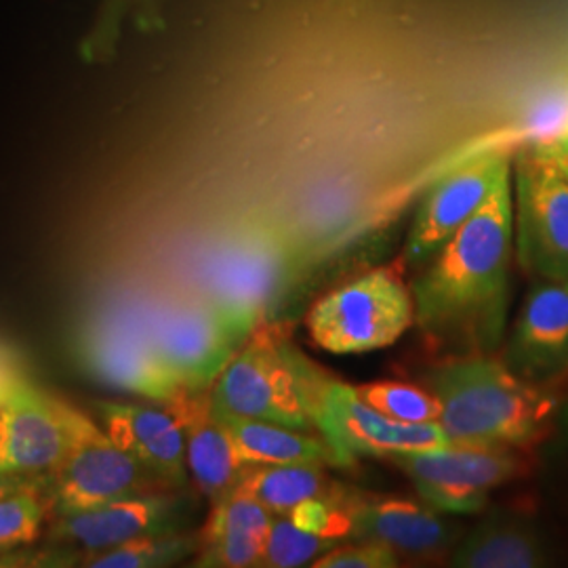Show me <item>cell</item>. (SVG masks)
I'll use <instances>...</instances> for the list:
<instances>
[{"label":"cell","instance_id":"cell-13","mask_svg":"<svg viewBox=\"0 0 568 568\" xmlns=\"http://www.w3.org/2000/svg\"><path fill=\"white\" fill-rule=\"evenodd\" d=\"M70 440L65 403L26 384L0 405V474L42 476L60 466Z\"/></svg>","mask_w":568,"mask_h":568},{"label":"cell","instance_id":"cell-24","mask_svg":"<svg viewBox=\"0 0 568 568\" xmlns=\"http://www.w3.org/2000/svg\"><path fill=\"white\" fill-rule=\"evenodd\" d=\"M354 387L366 405L377 408L392 419L406 424H424L440 419V403L427 387L400 382H375Z\"/></svg>","mask_w":568,"mask_h":568},{"label":"cell","instance_id":"cell-17","mask_svg":"<svg viewBox=\"0 0 568 568\" xmlns=\"http://www.w3.org/2000/svg\"><path fill=\"white\" fill-rule=\"evenodd\" d=\"M185 429V459L194 483L213 504L241 483L246 464L241 459L222 419L211 406L209 392H185L173 403Z\"/></svg>","mask_w":568,"mask_h":568},{"label":"cell","instance_id":"cell-8","mask_svg":"<svg viewBox=\"0 0 568 568\" xmlns=\"http://www.w3.org/2000/svg\"><path fill=\"white\" fill-rule=\"evenodd\" d=\"M77 358L87 375L122 392L163 405L185 394L152 345L145 307H116L95 316L77 339Z\"/></svg>","mask_w":568,"mask_h":568},{"label":"cell","instance_id":"cell-12","mask_svg":"<svg viewBox=\"0 0 568 568\" xmlns=\"http://www.w3.org/2000/svg\"><path fill=\"white\" fill-rule=\"evenodd\" d=\"M509 173L508 156L493 152L469 161L436 183L427 192L406 236V264L426 265Z\"/></svg>","mask_w":568,"mask_h":568},{"label":"cell","instance_id":"cell-5","mask_svg":"<svg viewBox=\"0 0 568 568\" xmlns=\"http://www.w3.org/2000/svg\"><path fill=\"white\" fill-rule=\"evenodd\" d=\"M288 251L267 227H251L225 241L204 265L203 295L246 342L283 291Z\"/></svg>","mask_w":568,"mask_h":568},{"label":"cell","instance_id":"cell-27","mask_svg":"<svg viewBox=\"0 0 568 568\" xmlns=\"http://www.w3.org/2000/svg\"><path fill=\"white\" fill-rule=\"evenodd\" d=\"M352 497L339 493H325L302 501L288 514V518L307 532L323 537L328 541L352 539L354 516H352Z\"/></svg>","mask_w":568,"mask_h":568},{"label":"cell","instance_id":"cell-11","mask_svg":"<svg viewBox=\"0 0 568 568\" xmlns=\"http://www.w3.org/2000/svg\"><path fill=\"white\" fill-rule=\"evenodd\" d=\"M318 434L335 450L339 466H349L361 457H392L445 447L448 436L438 422L406 424L392 419L366 405L356 387L326 379L316 413Z\"/></svg>","mask_w":568,"mask_h":568},{"label":"cell","instance_id":"cell-30","mask_svg":"<svg viewBox=\"0 0 568 568\" xmlns=\"http://www.w3.org/2000/svg\"><path fill=\"white\" fill-rule=\"evenodd\" d=\"M532 148H537L539 152L549 154V156H568V129L565 133H560L558 138H554V140L546 143H535Z\"/></svg>","mask_w":568,"mask_h":568},{"label":"cell","instance_id":"cell-1","mask_svg":"<svg viewBox=\"0 0 568 568\" xmlns=\"http://www.w3.org/2000/svg\"><path fill=\"white\" fill-rule=\"evenodd\" d=\"M511 248L509 173L413 284L417 325L438 335L469 337L483 347L499 344L508 318Z\"/></svg>","mask_w":568,"mask_h":568},{"label":"cell","instance_id":"cell-6","mask_svg":"<svg viewBox=\"0 0 568 568\" xmlns=\"http://www.w3.org/2000/svg\"><path fill=\"white\" fill-rule=\"evenodd\" d=\"M65 415L70 440L60 466L49 474L51 506L58 516L98 508L129 495L150 493L161 485L84 413L65 405Z\"/></svg>","mask_w":568,"mask_h":568},{"label":"cell","instance_id":"cell-21","mask_svg":"<svg viewBox=\"0 0 568 568\" xmlns=\"http://www.w3.org/2000/svg\"><path fill=\"white\" fill-rule=\"evenodd\" d=\"M450 567L535 568L546 565L544 544L532 528L514 520H488L474 528L450 556Z\"/></svg>","mask_w":568,"mask_h":568},{"label":"cell","instance_id":"cell-10","mask_svg":"<svg viewBox=\"0 0 568 568\" xmlns=\"http://www.w3.org/2000/svg\"><path fill=\"white\" fill-rule=\"evenodd\" d=\"M145 325L159 358L190 394L211 392L244 344L203 295L148 305Z\"/></svg>","mask_w":568,"mask_h":568},{"label":"cell","instance_id":"cell-19","mask_svg":"<svg viewBox=\"0 0 568 568\" xmlns=\"http://www.w3.org/2000/svg\"><path fill=\"white\" fill-rule=\"evenodd\" d=\"M352 516L356 539H373L387 544L396 551L432 554L447 548L455 537V525L443 518L432 506H419L405 499H373L352 497Z\"/></svg>","mask_w":568,"mask_h":568},{"label":"cell","instance_id":"cell-4","mask_svg":"<svg viewBox=\"0 0 568 568\" xmlns=\"http://www.w3.org/2000/svg\"><path fill=\"white\" fill-rule=\"evenodd\" d=\"M413 323V293L386 267L326 293L307 314L312 342L339 356L396 344Z\"/></svg>","mask_w":568,"mask_h":568},{"label":"cell","instance_id":"cell-15","mask_svg":"<svg viewBox=\"0 0 568 568\" xmlns=\"http://www.w3.org/2000/svg\"><path fill=\"white\" fill-rule=\"evenodd\" d=\"M501 363L535 386L568 371V283L535 281L511 326Z\"/></svg>","mask_w":568,"mask_h":568},{"label":"cell","instance_id":"cell-29","mask_svg":"<svg viewBox=\"0 0 568 568\" xmlns=\"http://www.w3.org/2000/svg\"><path fill=\"white\" fill-rule=\"evenodd\" d=\"M26 384L30 382L23 377L16 356L9 349L0 347V405H4Z\"/></svg>","mask_w":568,"mask_h":568},{"label":"cell","instance_id":"cell-3","mask_svg":"<svg viewBox=\"0 0 568 568\" xmlns=\"http://www.w3.org/2000/svg\"><path fill=\"white\" fill-rule=\"evenodd\" d=\"M326 379L293 345L260 325L209 396L215 410L318 434L316 413Z\"/></svg>","mask_w":568,"mask_h":568},{"label":"cell","instance_id":"cell-23","mask_svg":"<svg viewBox=\"0 0 568 568\" xmlns=\"http://www.w3.org/2000/svg\"><path fill=\"white\" fill-rule=\"evenodd\" d=\"M201 546V539L194 535L166 532L150 535L119 548L103 549L95 554L82 556V567L89 568H161L171 567L183 558L192 556Z\"/></svg>","mask_w":568,"mask_h":568},{"label":"cell","instance_id":"cell-25","mask_svg":"<svg viewBox=\"0 0 568 568\" xmlns=\"http://www.w3.org/2000/svg\"><path fill=\"white\" fill-rule=\"evenodd\" d=\"M339 541H328L297 527L288 516H274L265 539L264 556L257 567L297 568L312 567L323 554Z\"/></svg>","mask_w":568,"mask_h":568},{"label":"cell","instance_id":"cell-14","mask_svg":"<svg viewBox=\"0 0 568 568\" xmlns=\"http://www.w3.org/2000/svg\"><path fill=\"white\" fill-rule=\"evenodd\" d=\"M185 504L161 493H138L98 508L58 516L53 541L65 548H81L87 554L119 548L122 544L178 532L182 528Z\"/></svg>","mask_w":568,"mask_h":568},{"label":"cell","instance_id":"cell-7","mask_svg":"<svg viewBox=\"0 0 568 568\" xmlns=\"http://www.w3.org/2000/svg\"><path fill=\"white\" fill-rule=\"evenodd\" d=\"M514 243L532 281L568 283V180L535 148L514 169Z\"/></svg>","mask_w":568,"mask_h":568},{"label":"cell","instance_id":"cell-9","mask_svg":"<svg viewBox=\"0 0 568 568\" xmlns=\"http://www.w3.org/2000/svg\"><path fill=\"white\" fill-rule=\"evenodd\" d=\"M417 488L427 506L445 514H476L487 506L490 490L525 471L516 447L457 445L396 453L387 457Z\"/></svg>","mask_w":568,"mask_h":568},{"label":"cell","instance_id":"cell-33","mask_svg":"<svg viewBox=\"0 0 568 568\" xmlns=\"http://www.w3.org/2000/svg\"><path fill=\"white\" fill-rule=\"evenodd\" d=\"M537 150V148H535ZM544 154V152H541ZM546 156H549V154H546ZM554 163H556V166L562 171V175L567 178L568 180V156H549Z\"/></svg>","mask_w":568,"mask_h":568},{"label":"cell","instance_id":"cell-2","mask_svg":"<svg viewBox=\"0 0 568 568\" xmlns=\"http://www.w3.org/2000/svg\"><path fill=\"white\" fill-rule=\"evenodd\" d=\"M426 387L440 403L438 424L448 443L457 445L525 448L544 436L558 406L541 387L485 356L432 368Z\"/></svg>","mask_w":568,"mask_h":568},{"label":"cell","instance_id":"cell-32","mask_svg":"<svg viewBox=\"0 0 568 568\" xmlns=\"http://www.w3.org/2000/svg\"><path fill=\"white\" fill-rule=\"evenodd\" d=\"M30 480L28 478H21V476H4L0 474V497L7 495V493H13L18 488L26 487Z\"/></svg>","mask_w":568,"mask_h":568},{"label":"cell","instance_id":"cell-31","mask_svg":"<svg viewBox=\"0 0 568 568\" xmlns=\"http://www.w3.org/2000/svg\"><path fill=\"white\" fill-rule=\"evenodd\" d=\"M121 0H114V7ZM129 4H135V9L140 11L138 18L145 21V26H152L154 20H159V0H129Z\"/></svg>","mask_w":568,"mask_h":568},{"label":"cell","instance_id":"cell-20","mask_svg":"<svg viewBox=\"0 0 568 568\" xmlns=\"http://www.w3.org/2000/svg\"><path fill=\"white\" fill-rule=\"evenodd\" d=\"M215 413L222 419L246 466H281V464L339 466L335 450L328 447V443L321 434L316 436L312 432H302V429L241 417V415H230L222 410H215Z\"/></svg>","mask_w":568,"mask_h":568},{"label":"cell","instance_id":"cell-34","mask_svg":"<svg viewBox=\"0 0 568 568\" xmlns=\"http://www.w3.org/2000/svg\"><path fill=\"white\" fill-rule=\"evenodd\" d=\"M565 417H567V426H568V406H567V413H565Z\"/></svg>","mask_w":568,"mask_h":568},{"label":"cell","instance_id":"cell-16","mask_svg":"<svg viewBox=\"0 0 568 568\" xmlns=\"http://www.w3.org/2000/svg\"><path fill=\"white\" fill-rule=\"evenodd\" d=\"M108 436L133 455L163 487H183L187 483L185 429L175 406L95 403Z\"/></svg>","mask_w":568,"mask_h":568},{"label":"cell","instance_id":"cell-22","mask_svg":"<svg viewBox=\"0 0 568 568\" xmlns=\"http://www.w3.org/2000/svg\"><path fill=\"white\" fill-rule=\"evenodd\" d=\"M274 516H288L302 501L328 493L325 464L248 466L234 488Z\"/></svg>","mask_w":568,"mask_h":568},{"label":"cell","instance_id":"cell-18","mask_svg":"<svg viewBox=\"0 0 568 568\" xmlns=\"http://www.w3.org/2000/svg\"><path fill=\"white\" fill-rule=\"evenodd\" d=\"M274 514L255 499L236 490L213 504L201 535V554L194 567H257L264 556L265 539Z\"/></svg>","mask_w":568,"mask_h":568},{"label":"cell","instance_id":"cell-28","mask_svg":"<svg viewBox=\"0 0 568 568\" xmlns=\"http://www.w3.org/2000/svg\"><path fill=\"white\" fill-rule=\"evenodd\" d=\"M398 551L373 539H361L358 546H335L323 554L314 568H396Z\"/></svg>","mask_w":568,"mask_h":568},{"label":"cell","instance_id":"cell-26","mask_svg":"<svg viewBox=\"0 0 568 568\" xmlns=\"http://www.w3.org/2000/svg\"><path fill=\"white\" fill-rule=\"evenodd\" d=\"M47 506L32 483L0 497V554L41 537Z\"/></svg>","mask_w":568,"mask_h":568}]
</instances>
